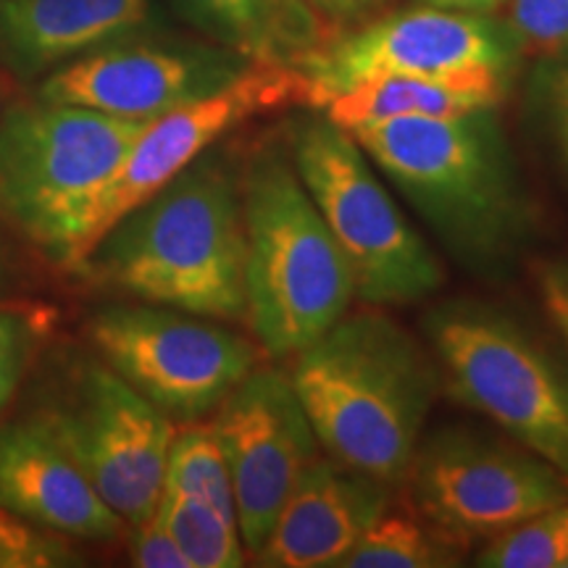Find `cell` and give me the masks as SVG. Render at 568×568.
Instances as JSON below:
<instances>
[{
    "mask_svg": "<svg viewBox=\"0 0 568 568\" xmlns=\"http://www.w3.org/2000/svg\"><path fill=\"white\" fill-rule=\"evenodd\" d=\"M27 335L17 316L0 314V410L9 406L17 393L21 368H24Z\"/></svg>",
    "mask_w": 568,
    "mask_h": 568,
    "instance_id": "28",
    "label": "cell"
},
{
    "mask_svg": "<svg viewBox=\"0 0 568 568\" xmlns=\"http://www.w3.org/2000/svg\"><path fill=\"white\" fill-rule=\"evenodd\" d=\"M145 124L69 103L13 109L0 124V211L34 245L74 264L92 205Z\"/></svg>",
    "mask_w": 568,
    "mask_h": 568,
    "instance_id": "6",
    "label": "cell"
},
{
    "mask_svg": "<svg viewBox=\"0 0 568 568\" xmlns=\"http://www.w3.org/2000/svg\"><path fill=\"white\" fill-rule=\"evenodd\" d=\"M155 516L190 568H237L245 564L247 550L237 521L219 514L209 503L163 489Z\"/></svg>",
    "mask_w": 568,
    "mask_h": 568,
    "instance_id": "21",
    "label": "cell"
},
{
    "mask_svg": "<svg viewBox=\"0 0 568 568\" xmlns=\"http://www.w3.org/2000/svg\"><path fill=\"white\" fill-rule=\"evenodd\" d=\"M510 71L468 69L439 77H382L339 92L322 113L343 130L387 119H439L497 109L508 92Z\"/></svg>",
    "mask_w": 568,
    "mask_h": 568,
    "instance_id": "18",
    "label": "cell"
},
{
    "mask_svg": "<svg viewBox=\"0 0 568 568\" xmlns=\"http://www.w3.org/2000/svg\"><path fill=\"white\" fill-rule=\"evenodd\" d=\"M447 393L568 479V364L493 303L447 301L424 316Z\"/></svg>",
    "mask_w": 568,
    "mask_h": 568,
    "instance_id": "5",
    "label": "cell"
},
{
    "mask_svg": "<svg viewBox=\"0 0 568 568\" xmlns=\"http://www.w3.org/2000/svg\"><path fill=\"white\" fill-rule=\"evenodd\" d=\"M245 318L272 355H295L355 301L353 268L303 187L287 145L266 142L243 180Z\"/></svg>",
    "mask_w": 568,
    "mask_h": 568,
    "instance_id": "4",
    "label": "cell"
},
{
    "mask_svg": "<svg viewBox=\"0 0 568 568\" xmlns=\"http://www.w3.org/2000/svg\"><path fill=\"white\" fill-rule=\"evenodd\" d=\"M90 335L105 364L174 422L209 416L255 368L245 337L166 305L101 311Z\"/></svg>",
    "mask_w": 568,
    "mask_h": 568,
    "instance_id": "9",
    "label": "cell"
},
{
    "mask_svg": "<svg viewBox=\"0 0 568 568\" xmlns=\"http://www.w3.org/2000/svg\"><path fill=\"white\" fill-rule=\"evenodd\" d=\"M82 564L80 552L53 529L0 508V568H59Z\"/></svg>",
    "mask_w": 568,
    "mask_h": 568,
    "instance_id": "24",
    "label": "cell"
},
{
    "mask_svg": "<svg viewBox=\"0 0 568 568\" xmlns=\"http://www.w3.org/2000/svg\"><path fill=\"white\" fill-rule=\"evenodd\" d=\"M293 358L290 382L318 447L400 485L443 387L435 358L379 311L345 314Z\"/></svg>",
    "mask_w": 568,
    "mask_h": 568,
    "instance_id": "2",
    "label": "cell"
},
{
    "mask_svg": "<svg viewBox=\"0 0 568 568\" xmlns=\"http://www.w3.org/2000/svg\"><path fill=\"white\" fill-rule=\"evenodd\" d=\"M163 489L197 497L216 508L219 514L237 521L230 466H226L224 450L211 426H193V429L174 435V443L169 447Z\"/></svg>",
    "mask_w": 568,
    "mask_h": 568,
    "instance_id": "22",
    "label": "cell"
},
{
    "mask_svg": "<svg viewBox=\"0 0 568 568\" xmlns=\"http://www.w3.org/2000/svg\"><path fill=\"white\" fill-rule=\"evenodd\" d=\"M481 568H568V503L487 539Z\"/></svg>",
    "mask_w": 568,
    "mask_h": 568,
    "instance_id": "23",
    "label": "cell"
},
{
    "mask_svg": "<svg viewBox=\"0 0 568 568\" xmlns=\"http://www.w3.org/2000/svg\"><path fill=\"white\" fill-rule=\"evenodd\" d=\"M295 101H305L301 71L293 67L247 63L232 82L211 95L151 119L126 153L122 169L92 205L74 264L88 258L98 240L124 213L159 193L163 184L172 182L190 163L209 153L213 142L222 140L226 132L247 122L255 113L282 109Z\"/></svg>",
    "mask_w": 568,
    "mask_h": 568,
    "instance_id": "12",
    "label": "cell"
},
{
    "mask_svg": "<svg viewBox=\"0 0 568 568\" xmlns=\"http://www.w3.org/2000/svg\"><path fill=\"white\" fill-rule=\"evenodd\" d=\"M245 550L255 556L303 471L322 453L290 374L253 368L216 408Z\"/></svg>",
    "mask_w": 568,
    "mask_h": 568,
    "instance_id": "13",
    "label": "cell"
},
{
    "mask_svg": "<svg viewBox=\"0 0 568 568\" xmlns=\"http://www.w3.org/2000/svg\"><path fill=\"white\" fill-rule=\"evenodd\" d=\"M510 32L521 51L552 55L568 48V0H508Z\"/></svg>",
    "mask_w": 568,
    "mask_h": 568,
    "instance_id": "26",
    "label": "cell"
},
{
    "mask_svg": "<svg viewBox=\"0 0 568 568\" xmlns=\"http://www.w3.org/2000/svg\"><path fill=\"white\" fill-rule=\"evenodd\" d=\"M284 145L343 247L358 301L406 305L443 287L445 272L435 251L387 193L351 132L316 113L290 124Z\"/></svg>",
    "mask_w": 568,
    "mask_h": 568,
    "instance_id": "7",
    "label": "cell"
},
{
    "mask_svg": "<svg viewBox=\"0 0 568 568\" xmlns=\"http://www.w3.org/2000/svg\"><path fill=\"white\" fill-rule=\"evenodd\" d=\"M424 6H437V9L447 11H464V13H479V17H489V13L500 11L508 0H422Z\"/></svg>",
    "mask_w": 568,
    "mask_h": 568,
    "instance_id": "31",
    "label": "cell"
},
{
    "mask_svg": "<svg viewBox=\"0 0 568 568\" xmlns=\"http://www.w3.org/2000/svg\"><path fill=\"white\" fill-rule=\"evenodd\" d=\"M351 134L466 268L497 276L521 258L537 213L495 109L387 119Z\"/></svg>",
    "mask_w": 568,
    "mask_h": 568,
    "instance_id": "1",
    "label": "cell"
},
{
    "mask_svg": "<svg viewBox=\"0 0 568 568\" xmlns=\"http://www.w3.org/2000/svg\"><path fill=\"white\" fill-rule=\"evenodd\" d=\"M521 45L489 17L422 6L316 45L297 63L305 103L322 109L339 92L382 77H439L468 69L514 71Z\"/></svg>",
    "mask_w": 568,
    "mask_h": 568,
    "instance_id": "10",
    "label": "cell"
},
{
    "mask_svg": "<svg viewBox=\"0 0 568 568\" xmlns=\"http://www.w3.org/2000/svg\"><path fill=\"white\" fill-rule=\"evenodd\" d=\"M464 548L422 516L389 514L364 531L337 568H447L458 566Z\"/></svg>",
    "mask_w": 568,
    "mask_h": 568,
    "instance_id": "20",
    "label": "cell"
},
{
    "mask_svg": "<svg viewBox=\"0 0 568 568\" xmlns=\"http://www.w3.org/2000/svg\"><path fill=\"white\" fill-rule=\"evenodd\" d=\"M537 287L545 314L550 316L558 335L568 347V261L552 258L537 268Z\"/></svg>",
    "mask_w": 568,
    "mask_h": 568,
    "instance_id": "29",
    "label": "cell"
},
{
    "mask_svg": "<svg viewBox=\"0 0 568 568\" xmlns=\"http://www.w3.org/2000/svg\"><path fill=\"white\" fill-rule=\"evenodd\" d=\"M305 3H308L318 17L343 21L361 17L366 9H372L376 0H305Z\"/></svg>",
    "mask_w": 568,
    "mask_h": 568,
    "instance_id": "30",
    "label": "cell"
},
{
    "mask_svg": "<svg viewBox=\"0 0 568 568\" xmlns=\"http://www.w3.org/2000/svg\"><path fill=\"white\" fill-rule=\"evenodd\" d=\"M0 508L71 539L109 542L124 529L45 416L0 429Z\"/></svg>",
    "mask_w": 568,
    "mask_h": 568,
    "instance_id": "16",
    "label": "cell"
},
{
    "mask_svg": "<svg viewBox=\"0 0 568 568\" xmlns=\"http://www.w3.org/2000/svg\"><path fill=\"white\" fill-rule=\"evenodd\" d=\"M389 503L393 485L318 456L253 558L266 568H337Z\"/></svg>",
    "mask_w": 568,
    "mask_h": 568,
    "instance_id": "15",
    "label": "cell"
},
{
    "mask_svg": "<svg viewBox=\"0 0 568 568\" xmlns=\"http://www.w3.org/2000/svg\"><path fill=\"white\" fill-rule=\"evenodd\" d=\"M247 63L232 51L103 45L53 71L40 101L151 122L224 88Z\"/></svg>",
    "mask_w": 568,
    "mask_h": 568,
    "instance_id": "14",
    "label": "cell"
},
{
    "mask_svg": "<svg viewBox=\"0 0 568 568\" xmlns=\"http://www.w3.org/2000/svg\"><path fill=\"white\" fill-rule=\"evenodd\" d=\"M403 481L416 514L460 548L568 503V479L548 460L477 426L418 439Z\"/></svg>",
    "mask_w": 568,
    "mask_h": 568,
    "instance_id": "8",
    "label": "cell"
},
{
    "mask_svg": "<svg viewBox=\"0 0 568 568\" xmlns=\"http://www.w3.org/2000/svg\"><path fill=\"white\" fill-rule=\"evenodd\" d=\"M45 418L124 524L132 527L155 514L176 435L174 418L111 366L98 364L84 366L67 406Z\"/></svg>",
    "mask_w": 568,
    "mask_h": 568,
    "instance_id": "11",
    "label": "cell"
},
{
    "mask_svg": "<svg viewBox=\"0 0 568 568\" xmlns=\"http://www.w3.org/2000/svg\"><path fill=\"white\" fill-rule=\"evenodd\" d=\"M142 303L245 318V222L240 182L201 155L124 213L82 261Z\"/></svg>",
    "mask_w": 568,
    "mask_h": 568,
    "instance_id": "3",
    "label": "cell"
},
{
    "mask_svg": "<svg viewBox=\"0 0 568 568\" xmlns=\"http://www.w3.org/2000/svg\"><path fill=\"white\" fill-rule=\"evenodd\" d=\"M130 560L140 568H190L159 516L130 527Z\"/></svg>",
    "mask_w": 568,
    "mask_h": 568,
    "instance_id": "27",
    "label": "cell"
},
{
    "mask_svg": "<svg viewBox=\"0 0 568 568\" xmlns=\"http://www.w3.org/2000/svg\"><path fill=\"white\" fill-rule=\"evenodd\" d=\"M184 17L224 51L266 67H297L322 45L316 11L305 0H180Z\"/></svg>",
    "mask_w": 568,
    "mask_h": 568,
    "instance_id": "19",
    "label": "cell"
},
{
    "mask_svg": "<svg viewBox=\"0 0 568 568\" xmlns=\"http://www.w3.org/2000/svg\"><path fill=\"white\" fill-rule=\"evenodd\" d=\"M151 19V0H0V45L38 71L124 38Z\"/></svg>",
    "mask_w": 568,
    "mask_h": 568,
    "instance_id": "17",
    "label": "cell"
},
{
    "mask_svg": "<svg viewBox=\"0 0 568 568\" xmlns=\"http://www.w3.org/2000/svg\"><path fill=\"white\" fill-rule=\"evenodd\" d=\"M531 101L539 132L550 145L560 172L568 176V48L545 55L531 88Z\"/></svg>",
    "mask_w": 568,
    "mask_h": 568,
    "instance_id": "25",
    "label": "cell"
}]
</instances>
